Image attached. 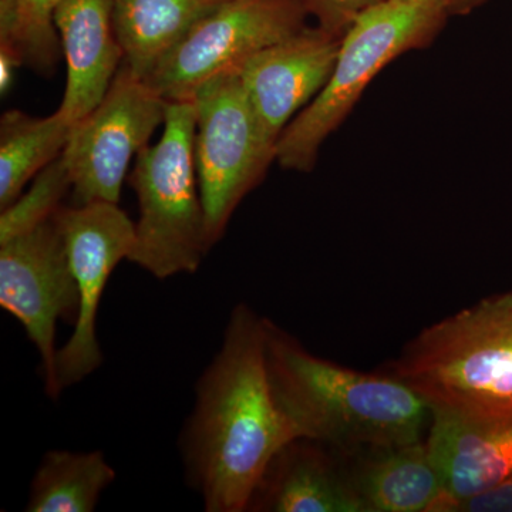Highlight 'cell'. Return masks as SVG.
<instances>
[{"label": "cell", "instance_id": "obj_19", "mask_svg": "<svg viewBox=\"0 0 512 512\" xmlns=\"http://www.w3.org/2000/svg\"><path fill=\"white\" fill-rule=\"evenodd\" d=\"M63 0H0V50L37 73H53L60 55L55 12Z\"/></svg>", "mask_w": 512, "mask_h": 512}, {"label": "cell", "instance_id": "obj_9", "mask_svg": "<svg viewBox=\"0 0 512 512\" xmlns=\"http://www.w3.org/2000/svg\"><path fill=\"white\" fill-rule=\"evenodd\" d=\"M79 305L56 215L28 234L0 244V306L19 320L36 346L50 399L62 393L56 375L57 322L74 326Z\"/></svg>", "mask_w": 512, "mask_h": 512}, {"label": "cell", "instance_id": "obj_13", "mask_svg": "<svg viewBox=\"0 0 512 512\" xmlns=\"http://www.w3.org/2000/svg\"><path fill=\"white\" fill-rule=\"evenodd\" d=\"M113 5L114 0H63L55 12L67 66L59 111L73 126L99 106L124 63Z\"/></svg>", "mask_w": 512, "mask_h": 512}, {"label": "cell", "instance_id": "obj_16", "mask_svg": "<svg viewBox=\"0 0 512 512\" xmlns=\"http://www.w3.org/2000/svg\"><path fill=\"white\" fill-rule=\"evenodd\" d=\"M224 0H114L124 63L140 79L156 70L205 15Z\"/></svg>", "mask_w": 512, "mask_h": 512}, {"label": "cell", "instance_id": "obj_8", "mask_svg": "<svg viewBox=\"0 0 512 512\" xmlns=\"http://www.w3.org/2000/svg\"><path fill=\"white\" fill-rule=\"evenodd\" d=\"M168 101L121 64L99 106L74 124L62 157L74 205L119 204L131 160L164 124Z\"/></svg>", "mask_w": 512, "mask_h": 512}, {"label": "cell", "instance_id": "obj_6", "mask_svg": "<svg viewBox=\"0 0 512 512\" xmlns=\"http://www.w3.org/2000/svg\"><path fill=\"white\" fill-rule=\"evenodd\" d=\"M195 165L210 248L241 201L261 183L275 154L266 146L237 69L222 72L195 93Z\"/></svg>", "mask_w": 512, "mask_h": 512}, {"label": "cell", "instance_id": "obj_18", "mask_svg": "<svg viewBox=\"0 0 512 512\" xmlns=\"http://www.w3.org/2000/svg\"><path fill=\"white\" fill-rule=\"evenodd\" d=\"M114 480L116 471L100 451H49L33 477L26 511L92 512Z\"/></svg>", "mask_w": 512, "mask_h": 512}, {"label": "cell", "instance_id": "obj_2", "mask_svg": "<svg viewBox=\"0 0 512 512\" xmlns=\"http://www.w3.org/2000/svg\"><path fill=\"white\" fill-rule=\"evenodd\" d=\"M266 360L276 400L299 439L362 454L423 440L429 429V404L412 387L320 359L268 319Z\"/></svg>", "mask_w": 512, "mask_h": 512}, {"label": "cell", "instance_id": "obj_10", "mask_svg": "<svg viewBox=\"0 0 512 512\" xmlns=\"http://www.w3.org/2000/svg\"><path fill=\"white\" fill-rule=\"evenodd\" d=\"M56 220L80 299L72 336L57 352V383L63 393L103 363L96 330L101 296L116 266L124 259L130 261L136 247V222L119 204L104 201L62 207Z\"/></svg>", "mask_w": 512, "mask_h": 512}, {"label": "cell", "instance_id": "obj_17", "mask_svg": "<svg viewBox=\"0 0 512 512\" xmlns=\"http://www.w3.org/2000/svg\"><path fill=\"white\" fill-rule=\"evenodd\" d=\"M73 124L59 110L32 117L9 110L0 119V208L9 207L43 168L62 156Z\"/></svg>", "mask_w": 512, "mask_h": 512}, {"label": "cell", "instance_id": "obj_5", "mask_svg": "<svg viewBox=\"0 0 512 512\" xmlns=\"http://www.w3.org/2000/svg\"><path fill=\"white\" fill-rule=\"evenodd\" d=\"M387 375L427 403L512 396V291L490 296L420 332Z\"/></svg>", "mask_w": 512, "mask_h": 512}, {"label": "cell", "instance_id": "obj_20", "mask_svg": "<svg viewBox=\"0 0 512 512\" xmlns=\"http://www.w3.org/2000/svg\"><path fill=\"white\" fill-rule=\"evenodd\" d=\"M72 190V178L63 157H57L36 175L29 191L20 195L0 214V244L28 234L45 224L63 207V198Z\"/></svg>", "mask_w": 512, "mask_h": 512}, {"label": "cell", "instance_id": "obj_23", "mask_svg": "<svg viewBox=\"0 0 512 512\" xmlns=\"http://www.w3.org/2000/svg\"><path fill=\"white\" fill-rule=\"evenodd\" d=\"M20 66H23V64L18 57L6 52V50H0V94L2 96L9 93Z\"/></svg>", "mask_w": 512, "mask_h": 512}, {"label": "cell", "instance_id": "obj_3", "mask_svg": "<svg viewBox=\"0 0 512 512\" xmlns=\"http://www.w3.org/2000/svg\"><path fill=\"white\" fill-rule=\"evenodd\" d=\"M450 15L446 0H382L363 12L340 40L325 87L279 138L276 163L285 170L312 171L320 148L377 74L404 53L430 45Z\"/></svg>", "mask_w": 512, "mask_h": 512}, {"label": "cell", "instance_id": "obj_24", "mask_svg": "<svg viewBox=\"0 0 512 512\" xmlns=\"http://www.w3.org/2000/svg\"><path fill=\"white\" fill-rule=\"evenodd\" d=\"M448 8H450L451 15L453 13L468 12L477 6L478 3L484 2V0H446Z\"/></svg>", "mask_w": 512, "mask_h": 512}, {"label": "cell", "instance_id": "obj_14", "mask_svg": "<svg viewBox=\"0 0 512 512\" xmlns=\"http://www.w3.org/2000/svg\"><path fill=\"white\" fill-rule=\"evenodd\" d=\"M325 444L296 439L269 464L248 511L366 512L352 477L342 473Z\"/></svg>", "mask_w": 512, "mask_h": 512}, {"label": "cell", "instance_id": "obj_15", "mask_svg": "<svg viewBox=\"0 0 512 512\" xmlns=\"http://www.w3.org/2000/svg\"><path fill=\"white\" fill-rule=\"evenodd\" d=\"M352 477L366 512L456 511L426 441L376 448L362 453Z\"/></svg>", "mask_w": 512, "mask_h": 512}, {"label": "cell", "instance_id": "obj_1", "mask_svg": "<svg viewBox=\"0 0 512 512\" xmlns=\"http://www.w3.org/2000/svg\"><path fill=\"white\" fill-rule=\"evenodd\" d=\"M296 439L269 379L266 319L239 303L181 436L188 484L208 512L248 511L269 464Z\"/></svg>", "mask_w": 512, "mask_h": 512}, {"label": "cell", "instance_id": "obj_4", "mask_svg": "<svg viewBox=\"0 0 512 512\" xmlns=\"http://www.w3.org/2000/svg\"><path fill=\"white\" fill-rule=\"evenodd\" d=\"M195 103L168 101L164 131L138 153L131 171L138 200L130 262L154 278L194 274L211 251L195 165Z\"/></svg>", "mask_w": 512, "mask_h": 512}, {"label": "cell", "instance_id": "obj_21", "mask_svg": "<svg viewBox=\"0 0 512 512\" xmlns=\"http://www.w3.org/2000/svg\"><path fill=\"white\" fill-rule=\"evenodd\" d=\"M308 15L315 16L320 28L343 37L353 22L382 0H301Z\"/></svg>", "mask_w": 512, "mask_h": 512}, {"label": "cell", "instance_id": "obj_22", "mask_svg": "<svg viewBox=\"0 0 512 512\" xmlns=\"http://www.w3.org/2000/svg\"><path fill=\"white\" fill-rule=\"evenodd\" d=\"M457 511L512 512V476L458 504Z\"/></svg>", "mask_w": 512, "mask_h": 512}, {"label": "cell", "instance_id": "obj_12", "mask_svg": "<svg viewBox=\"0 0 512 512\" xmlns=\"http://www.w3.org/2000/svg\"><path fill=\"white\" fill-rule=\"evenodd\" d=\"M340 40L320 26H306L238 67L259 131L272 153L286 127L325 87Z\"/></svg>", "mask_w": 512, "mask_h": 512}, {"label": "cell", "instance_id": "obj_11", "mask_svg": "<svg viewBox=\"0 0 512 512\" xmlns=\"http://www.w3.org/2000/svg\"><path fill=\"white\" fill-rule=\"evenodd\" d=\"M427 404V450L457 507L512 476V396Z\"/></svg>", "mask_w": 512, "mask_h": 512}, {"label": "cell", "instance_id": "obj_7", "mask_svg": "<svg viewBox=\"0 0 512 512\" xmlns=\"http://www.w3.org/2000/svg\"><path fill=\"white\" fill-rule=\"evenodd\" d=\"M301 0H224L175 46L146 82L167 101L194 99L202 84L306 28Z\"/></svg>", "mask_w": 512, "mask_h": 512}]
</instances>
